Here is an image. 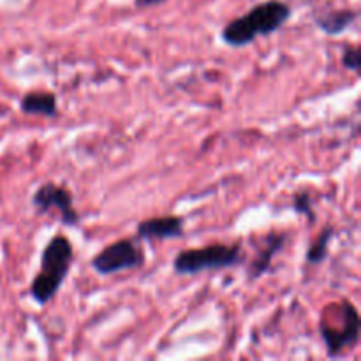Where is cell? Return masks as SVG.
Listing matches in <instances>:
<instances>
[{"label": "cell", "instance_id": "9a60e30c", "mask_svg": "<svg viewBox=\"0 0 361 361\" xmlns=\"http://www.w3.org/2000/svg\"><path fill=\"white\" fill-rule=\"evenodd\" d=\"M4 113H6V109H0V115H4Z\"/></svg>", "mask_w": 361, "mask_h": 361}, {"label": "cell", "instance_id": "8992f818", "mask_svg": "<svg viewBox=\"0 0 361 361\" xmlns=\"http://www.w3.org/2000/svg\"><path fill=\"white\" fill-rule=\"evenodd\" d=\"M32 204L37 214H48L49 210H56L60 214V221L66 226H76L80 221V214L73 203V194L63 185H56L53 182L42 183L32 196Z\"/></svg>", "mask_w": 361, "mask_h": 361}, {"label": "cell", "instance_id": "9c48e42d", "mask_svg": "<svg viewBox=\"0 0 361 361\" xmlns=\"http://www.w3.org/2000/svg\"><path fill=\"white\" fill-rule=\"evenodd\" d=\"M56 97L51 92H30L20 102V109L27 115H41L53 118L56 115Z\"/></svg>", "mask_w": 361, "mask_h": 361}, {"label": "cell", "instance_id": "8fae6325", "mask_svg": "<svg viewBox=\"0 0 361 361\" xmlns=\"http://www.w3.org/2000/svg\"><path fill=\"white\" fill-rule=\"evenodd\" d=\"M334 238V228L328 226L321 231V235L317 236L316 242L310 245L309 252H307V263L309 264H321L328 256V245H330V240Z\"/></svg>", "mask_w": 361, "mask_h": 361}, {"label": "cell", "instance_id": "3957f363", "mask_svg": "<svg viewBox=\"0 0 361 361\" xmlns=\"http://www.w3.org/2000/svg\"><path fill=\"white\" fill-rule=\"evenodd\" d=\"M242 261L243 254L240 243H214L200 249L182 250L173 259V270L176 275H197L201 271L238 267Z\"/></svg>", "mask_w": 361, "mask_h": 361}, {"label": "cell", "instance_id": "277c9868", "mask_svg": "<svg viewBox=\"0 0 361 361\" xmlns=\"http://www.w3.org/2000/svg\"><path fill=\"white\" fill-rule=\"evenodd\" d=\"M338 319L341 324L330 321L328 317L319 323L321 337L326 344L328 356H338L358 344L360 316L351 302H342V305L338 307Z\"/></svg>", "mask_w": 361, "mask_h": 361}, {"label": "cell", "instance_id": "7c38bea8", "mask_svg": "<svg viewBox=\"0 0 361 361\" xmlns=\"http://www.w3.org/2000/svg\"><path fill=\"white\" fill-rule=\"evenodd\" d=\"M293 208H295L296 214L307 215L310 219V222L314 221V210H312V197L309 192H298L293 200Z\"/></svg>", "mask_w": 361, "mask_h": 361}, {"label": "cell", "instance_id": "ba28073f", "mask_svg": "<svg viewBox=\"0 0 361 361\" xmlns=\"http://www.w3.org/2000/svg\"><path fill=\"white\" fill-rule=\"evenodd\" d=\"M286 240H288V235H286V233H270V235L264 236L263 245L257 250L256 257H254V261L249 267V277L252 279V281L263 277V275L270 270L271 259H274L275 254L284 247Z\"/></svg>", "mask_w": 361, "mask_h": 361}, {"label": "cell", "instance_id": "30bf717a", "mask_svg": "<svg viewBox=\"0 0 361 361\" xmlns=\"http://www.w3.org/2000/svg\"><path fill=\"white\" fill-rule=\"evenodd\" d=\"M358 18L356 11L353 9H337L330 11L326 14H321L316 18V25L324 32L326 35H338L351 27L355 20Z\"/></svg>", "mask_w": 361, "mask_h": 361}, {"label": "cell", "instance_id": "6da1fadb", "mask_svg": "<svg viewBox=\"0 0 361 361\" xmlns=\"http://www.w3.org/2000/svg\"><path fill=\"white\" fill-rule=\"evenodd\" d=\"M291 18V7L282 0H267L254 6L249 13L229 21L221 32L222 41L233 48L250 44L257 37H268L284 27Z\"/></svg>", "mask_w": 361, "mask_h": 361}, {"label": "cell", "instance_id": "7a4b0ae2", "mask_svg": "<svg viewBox=\"0 0 361 361\" xmlns=\"http://www.w3.org/2000/svg\"><path fill=\"white\" fill-rule=\"evenodd\" d=\"M73 243L67 236L56 235L46 243L41 256V270L30 284V296L39 305H46L62 288L73 264Z\"/></svg>", "mask_w": 361, "mask_h": 361}, {"label": "cell", "instance_id": "5bb4252c", "mask_svg": "<svg viewBox=\"0 0 361 361\" xmlns=\"http://www.w3.org/2000/svg\"><path fill=\"white\" fill-rule=\"evenodd\" d=\"M162 2H166V0H134L136 7H140V9H145V7L159 6V4H162Z\"/></svg>", "mask_w": 361, "mask_h": 361}, {"label": "cell", "instance_id": "4fadbf2b", "mask_svg": "<svg viewBox=\"0 0 361 361\" xmlns=\"http://www.w3.org/2000/svg\"><path fill=\"white\" fill-rule=\"evenodd\" d=\"M342 66L345 69L358 73L361 66V53L358 46H345L344 51H342Z\"/></svg>", "mask_w": 361, "mask_h": 361}, {"label": "cell", "instance_id": "5b68a950", "mask_svg": "<svg viewBox=\"0 0 361 361\" xmlns=\"http://www.w3.org/2000/svg\"><path fill=\"white\" fill-rule=\"evenodd\" d=\"M145 252L136 240L123 238L111 245L104 247L94 259L90 261L92 268L99 275H115L120 271L133 270L143 267Z\"/></svg>", "mask_w": 361, "mask_h": 361}, {"label": "cell", "instance_id": "52a82bcc", "mask_svg": "<svg viewBox=\"0 0 361 361\" xmlns=\"http://www.w3.org/2000/svg\"><path fill=\"white\" fill-rule=\"evenodd\" d=\"M185 229V219L168 215V217L145 219L137 224L136 238L137 240H173L183 236Z\"/></svg>", "mask_w": 361, "mask_h": 361}]
</instances>
